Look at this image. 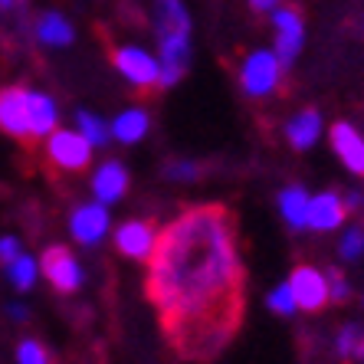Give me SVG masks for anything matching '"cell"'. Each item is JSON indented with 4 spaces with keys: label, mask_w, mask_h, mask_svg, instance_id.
I'll list each match as a JSON object with an SVG mask.
<instances>
[{
    "label": "cell",
    "mask_w": 364,
    "mask_h": 364,
    "mask_svg": "<svg viewBox=\"0 0 364 364\" xmlns=\"http://www.w3.org/2000/svg\"><path fill=\"white\" fill-rule=\"evenodd\" d=\"M109 128H112V141L138 144V141H144V135H148L151 119H148V112H144L141 105H132V109H122L119 115L109 122Z\"/></svg>",
    "instance_id": "cell-18"
},
{
    "label": "cell",
    "mask_w": 364,
    "mask_h": 364,
    "mask_svg": "<svg viewBox=\"0 0 364 364\" xmlns=\"http://www.w3.org/2000/svg\"><path fill=\"white\" fill-rule=\"evenodd\" d=\"M17 364H50V351L36 338H20L17 341Z\"/></svg>",
    "instance_id": "cell-26"
},
{
    "label": "cell",
    "mask_w": 364,
    "mask_h": 364,
    "mask_svg": "<svg viewBox=\"0 0 364 364\" xmlns=\"http://www.w3.org/2000/svg\"><path fill=\"white\" fill-rule=\"evenodd\" d=\"M26 102H30V89H23V85H7V89H0V132H4V135L30 138Z\"/></svg>",
    "instance_id": "cell-11"
},
{
    "label": "cell",
    "mask_w": 364,
    "mask_h": 364,
    "mask_svg": "<svg viewBox=\"0 0 364 364\" xmlns=\"http://www.w3.org/2000/svg\"><path fill=\"white\" fill-rule=\"evenodd\" d=\"M76 132L89 144H92V148H105V144L112 141L109 122L102 119V115H95V112H89V109H79L76 112Z\"/></svg>",
    "instance_id": "cell-22"
},
{
    "label": "cell",
    "mask_w": 364,
    "mask_h": 364,
    "mask_svg": "<svg viewBox=\"0 0 364 364\" xmlns=\"http://www.w3.org/2000/svg\"><path fill=\"white\" fill-rule=\"evenodd\" d=\"M243 286L237 223L227 207H187L158 233L144 289L181 358L210 361L230 345L243 318Z\"/></svg>",
    "instance_id": "cell-1"
},
{
    "label": "cell",
    "mask_w": 364,
    "mask_h": 364,
    "mask_svg": "<svg viewBox=\"0 0 364 364\" xmlns=\"http://www.w3.org/2000/svg\"><path fill=\"white\" fill-rule=\"evenodd\" d=\"M154 33H191L184 0H154Z\"/></svg>",
    "instance_id": "cell-20"
},
{
    "label": "cell",
    "mask_w": 364,
    "mask_h": 364,
    "mask_svg": "<svg viewBox=\"0 0 364 364\" xmlns=\"http://www.w3.org/2000/svg\"><path fill=\"white\" fill-rule=\"evenodd\" d=\"M20 0H0V14H10V10H17Z\"/></svg>",
    "instance_id": "cell-32"
},
{
    "label": "cell",
    "mask_w": 364,
    "mask_h": 364,
    "mask_svg": "<svg viewBox=\"0 0 364 364\" xmlns=\"http://www.w3.org/2000/svg\"><path fill=\"white\" fill-rule=\"evenodd\" d=\"M33 40L40 46H46V50H66L76 40V26L60 10H43L33 20Z\"/></svg>",
    "instance_id": "cell-14"
},
{
    "label": "cell",
    "mask_w": 364,
    "mask_h": 364,
    "mask_svg": "<svg viewBox=\"0 0 364 364\" xmlns=\"http://www.w3.org/2000/svg\"><path fill=\"white\" fill-rule=\"evenodd\" d=\"M92 144L79 135L76 128H56L53 135H46V161L60 171H85L89 161H92Z\"/></svg>",
    "instance_id": "cell-4"
},
{
    "label": "cell",
    "mask_w": 364,
    "mask_h": 364,
    "mask_svg": "<svg viewBox=\"0 0 364 364\" xmlns=\"http://www.w3.org/2000/svg\"><path fill=\"white\" fill-rule=\"evenodd\" d=\"M26 119H30V138H46L60 128V102L46 92H33L30 89V102H26Z\"/></svg>",
    "instance_id": "cell-17"
},
{
    "label": "cell",
    "mask_w": 364,
    "mask_h": 364,
    "mask_svg": "<svg viewBox=\"0 0 364 364\" xmlns=\"http://www.w3.org/2000/svg\"><path fill=\"white\" fill-rule=\"evenodd\" d=\"M23 253V246H20V240L17 237H0V266H7L10 259H17V256Z\"/></svg>",
    "instance_id": "cell-29"
},
{
    "label": "cell",
    "mask_w": 364,
    "mask_h": 364,
    "mask_svg": "<svg viewBox=\"0 0 364 364\" xmlns=\"http://www.w3.org/2000/svg\"><path fill=\"white\" fill-rule=\"evenodd\" d=\"M164 178H168L171 184H191V181L200 178V168H197V161L178 158V161H168V168H164Z\"/></svg>",
    "instance_id": "cell-27"
},
{
    "label": "cell",
    "mask_w": 364,
    "mask_h": 364,
    "mask_svg": "<svg viewBox=\"0 0 364 364\" xmlns=\"http://www.w3.org/2000/svg\"><path fill=\"white\" fill-rule=\"evenodd\" d=\"M128 184H132V178H128V168L122 161H115V158H109V161H102L99 168L92 171V197L99 203H105V207H112V203H119L122 197L128 194Z\"/></svg>",
    "instance_id": "cell-12"
},
{
    "label": "cell",
    "mask_w": 364,
    "mask_h": 364,
    "mask_svg": "<svg viewBox=\"0 0 364 364\" xmlns=\"http://www.w3.org/2000/svg\"><path fill=\"white\" fill-rule=\"evenodd\" d=\"M158 233L161 230L154 227L151 220H125L112 230V243L125 259H135V263H148L158 246Z\"/></svg>",
    "instance_id": "cell-7"
},
{
    "label": "cell",
    "mask_w": 364,
    "mask_h": 364,
    "mask_svg": "<svg viewBox=\"0 0 364 364\" xmlns=\"http://www.w3.org/2000/svg\"><path fill=\"white\" fill-rule=\"evenodd\" d=\"M355 361H364V338H361V345H358V355H355Z\"/></svg>",
    "instance_id": "cell-33"
},
{
    "label": "cell",
    "mask_w": 364,
    "mask_h": 364,
    "mask_svg": "<svg viewBox=\"0 0 364 364\" xmlns=\"http://www.w3.org/2000/svg\"><path fill=\"white\" fill-rule=\"evenodd\" d=\"M289 289L296 296L299 312H322L325 305L331 302L328 299V276L315 266H296L292 276H289Z\"/></svg>",
    "instance_id": "cell-9"
},
{
    "label": "cell",
    "mask_w": 364,
    "mask_h": 364,
    "mask_svg": "<svg viewBox=\"0 0 364 364\" xmlns=\"http://www.w3.org/2000/svg\"><path fill=\"white\" fill-rule=\"evenodd\" d=\"M348 217V207H345V197L335 194V191H322L315 194L312 203H309V230L315 233H331L338 230Z\"/></svg>",
    "instance_id": "cell-15"
},
{
    "label": "cell",
    "mask_w": 364,
    "mask_h": 364,
    "mask_svg": "<svg viewBox=\"0 0 364 364\" xmlns=\"http://www.w3.org/2000/svg\"><path fill=\"white\" fill-rule=\"evenodd\" d=\"M112 63L119 69V76L135 89H154L161 85V66H158V53L144 50L138 43H125L112 50Z\"/></svg>",
    "instance_id": "cell-3"
},
{
    "label": "cell",
    "mask_w": 364,
    "mask_h": 364,
    "mask_svg": "<svg viewBox=\"0 0 364 364\" xmlns=\"http://www.w3.org/2000/svg\"><path fill=\"white\" fill-rule=\"evenodd\" d=\"M272 30H276V56H279L282 66H292L299 60V53L305 46V23L302 14L292 7H276L272 10Z\"/></svg>",
    "instance_id": "cell-8"
},
{
    "label": "cell",
    "mask_w": 364,
    "mask_h": 364,
    "mask_svg": "<svg viewBox=\"0 0 364 364\" xmlns=\"http://www.w3.org/2000/svg\"><path fill=\"white\" fill-rule=\"evenodd\" d=\"M7 315H10V322H26V318H30V309H26L23 302H7Z\"/></svg>",
    "instance_id": "cell-30"
},
{
    "label": "cell",
    "mask_w": 364,
    "mask_h": 364,
    "mask_svg": "<svg viewBox=\"0 0 364 364\" xmlns=\"http://www.w3.org/2000/svg\"><path fill=\"white\" fill-rule=\"evenodd\" d=\"M338 256L345 259V263H358L364 256V227H348L345 233H341L338 240Z\"/></svg>",
    "instance_id": "cell-24"
},
{
    "label": "cell",
    "mask_w": 364,
    "mask_h": 364,
    "mask_svg": "<svg viewBox=\"0 0 364 364\" xmlns=\"http://www.w3.org/2000/svg\"><path fill=\"white\" fill-rule=\"evenodd\" d=\"M361 305H364V299H361Z\"/></svg>",
    "instance_id": "cell-34"
},
{
    "label": "cell",
    "mask_w": 364,
    "mask_h": 364,
    "mask_svg": "<svg viewBox=\"0 0 364 364\" xmlns=\"http://www.w3.org/2000/svg\"><path fill=\"white\" fill-rule=\"evenodd\" d=\"M250 7L259 10V14H272V10L279 7V0H250Z\"/></svg>",
    "instance_id": "cell-31"
},
{
    "label": "cell",
    "mask_w": 364,
    "mask_h": 364,
    "mask_svg": "<svg viewBox=\"0 0 364 364\" xmlns=\"http://www.w3.org/2000/svg\"><path fill=\"white\" fill-rule=\"evenodd\" d=\"M361 338H364V328H361V325H355V322L341 325V328L335 331V355H338L341 361H355Z\"/></svg>",
    "instance_id": "cell-23"
},
{
    "label": "cell",
    "mask_w": 364,
    "mask_h": 364,
    "mask_svg": "<svg viewBox=\"0 0 364 364\" xmlns=\"http://www.w3.org/2000/svg\"><path fill=\"white\" fill-rule=\"evenodd\" d=\"M40 276L60 292H76L85 282V269L69 246H50L40 256Z\"/></svg>",
    "instance_id": "cell-6"
},
{
    "label": "cell",
    "mask_w": 364,
    "mask_h": 364,
    "mask_svg": "<svg viewBox=\"0 0 364 364\" xmlns=\"http://www.w3.org/2000/svg\"><path fill=\"white\" fill-rule=\"evenodd\" d=\"M4 276H7V282L17 292H30V289L40 282V259L30 253H20L17 259H10L7 266H4Z\"/></svg>",
    "instance_id": "cell-21"
},
{
    "label": "cell",
    "mask_w": 364,
    "mask_h": 364,
    "mask_svg": "<svg viewBox=\"0 0 364 364\" xmlns=\"http://www.w3.org/2000/svg\"><path fill=\"white\" fill-rule=\"evenodd\" d=\"M325 276H328V299L331 302H348V296H351V282H348L338 269H328Z\"/></svg>",
    "instance_id": "cell-28"
},
{
    "label": "cell",
    "mask_w": 364,
    "mask_h": 364,
    "mask_svg": "<svg viewBox=\"0 0 364 364\" xmlns=\"http://www.w3.org/2000/svg\"><path fill=\"white\" fill-rule=\"evenodd\" d=\"M158 66L164 89L181 82L191 66V33H158Z\"/></svg>",
    "instance_id": "cell-10"
},
{
    "label": "cell",
    "mask_w": 364,
    "mask_h": 364,
    "mask_svg": "<svg viewBox=\"0 0 364 364\" xmlns=\"http://www.w3.org/2000/svg\"><path fill=\"white\" fill-rule=\"evenodd\" d=\"M309 203L312 194L302 184H289L279 191V217L289 230H309Z\"/></svg>",
    "instance_id": "cell-19"
},
{
    "label": "cell",
    "mask_w": 364,
    "mask_h": 364,
    "mask_svg": "<svg viewBox=\"0 0 364 364\" xmlns=\"http://www.w3.org/2000/svg\"><path fill=\"white\" fill-rule=\"evenodd\" d=\"M328 141H331V151L338 154V161L351 174L364 178V135L361 132L355 125H348V122H335L328 128Z\"/></svg>",
    "instance_id": "cell-13"
},
{
    "label": "cell",
    "mask_w": 364,
    "mask_h": 364,
    "mask_svg": "<svg viewBox=\"0 0 364 364\" xmlns=\"http://www.w3.org/2000/svg\"><path fill=\"white\" fill-rule=\"evenodd\" d=\"M282 63L276 56V50H253L240 63V85L250 99H266L279 89L282 82Z\"/></svg>",
    "instance_id": "cell-2"
},
{
    "label": "cell",
    "mask_w": 364,
    "mask_h": 364,
    "mask_svg": "<svg viewBox=\"0 0 364 364\" xmlns=\"http://www.w3.org/2000/svg\"><path fill=\"white\" fill-rule=\"evenodd\" d=\"M325 135V122L318 115V109H302L286 122V141L296 151H309L318 144V138Z\"/></svg>",
    "instance_id": "cell-16"
},
{
    "label": "cell",
    "mask_w": 364,
    "mask_h": 364,
    "mask_svg": "<svg viewBox=\"0 0 364 364\" xmlns=\"http://www.w3.org/2000/svg\"><path fill=\"white\" fill-rule=\"evenodd\" d=\"M266 305H269V312L282 315V318H292V315L299 312L296 296H292V289H289V282H279V286L272 289L269 296H266Z\"/></svg>",
    "instance_id": "cell-25"
},
{
    "label": "cell",
    "mask_w": 364,
    "mask_h": 364,
    "mask_svg": "<svg viewBox=\"0 0 364 364\" xmlns=\"http://www.w3.org/2000/svg\"><path fill=\"white\" fill-rule=\"evenodd\" d=\"M109 233H112V213L105 203H99L92 197V200L73 207V213H69V237L76 240L79 246L95 250Z\"/></svg>",
    "instance_id": "cell-5"
}]
</instances>
